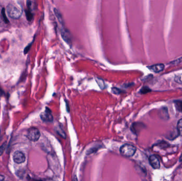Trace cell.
Returning a JSON list of instances; mask_svg holds the SVG:
<instances>
[{"instance_id": "cell-1", "label": "cell", "mask_w": 182, "mask_h": 181, "mask_svg": "<svg viewBox=\"0 0 182 181\" xmlns=\"http://www.w3.org/2000/svg\"><path fill=\"white\" fill-rule=\"evenodd\" d=\"M7 12L9 17L13 19H19L22 14V12L20 9L13 4H10L8 5Z\"/></svg>"}, {"instance_id": "cell-2", "label": "cell", "mask_w": 182, "mask_h": 181, "mask_svg": "<svg viewBox=\"0 0 182 181\" xmlns=\"http://www.w3.org/2000/svg\"><path fill=\"white\" fill-rule=\"evenodd\" d=\"M136 147L132 144L128 143L123 144L120 148L121 155L127 157H133L136 153Z\"/></svg>"}, {"instance_id": "cell-3", "label": "cell", "mask_w": 182, "mask_h": 181, "mask_svg": "<svg viewBox=\"0 0 182 181\" xmlns=\"http://www.w3.org/2000/svg\"><path fill=\"white\" fill-rule=\"evenodd\" d=\"M40 132L38 128H31L29 129L27 133V138L32 141H37L40 137Z\"/></svg>"}, {"instance_id": "cell-4", "label": "cell", "mask_w": 182, "mask_h": 181, "mask_svg": "<svg viewBox=\"0 0 182 181\" xmlns=\"http://www.w3.org/2000/svg\"><path fill=\"white\" fill-rule=\"evenodd\" d=\"M61 29V35L62 39L68 44L71 45L72 43V36L71 35L70 33L68 31L64 26Z\"/></svg>"}, {"instance_id": "cell-5", "label": "cell", "mask_w": 182, "mask_h": 181, "mask_svg": "<svg viewBox=\"0 0 182 181\" xmlns=\"http://www.w3.org/2000/svg\"><path fill=\"white\" fill-rule=\"evenodd\" d=\"M40 116H41L42 120L44 122H51L53 121V117L51 111L47 107L45 108L44 112L41 113Z\"/></svg>"}, {"instance_id": "cell-6", "label": "cell", "mask_w": 182, "mask_h": 181, "mask_svg": "<svg viewBox=\"0 0 182 181\" xmlns=\"http://www.w3.org/2000/svg\"><path fill=\"white\" fill-rule=\"evenodd\" d=\"M13 159L16 163L19 164L25 162L26 157L24 153H23L21 151H17L15 152V153H14Z\"/></svg>"}, {"instance_id": "cell-7", "label": "cell", "mask_w": 182, "mask_h": 181, "mask_svg": "<svg viewBox=\"0 0 182 181\" xmlns=\"http://www.w3.org/2000/svg\"><path fill=\"white\" fill-rule=\"evenodd\" d=\"M149 162L151 165L154 169H159L160 167V162L157 158V157L155 155H152L149 157Z\"/></svg>"}, {"instance_id": "cell-8", "label": "cell", "mask_w": 182, "mask_h": 181, "mask_svg": "<svg viewBox=\"0 0 182 181\" xmlns=\"http://www.w3.org/2000/svg\"><path fill=\"white\" fill-rule=\"evenodd\" d=\"M148 68L150 70L158 73V72H161L164 69V65L163 64H158L151 65L150 67H148Z\"/></svg>"}, {"instance_id": "cell-9", "label": "cell", "mask_w": 182, "mask_h": 181, "mask_svg": "<svg viewBox=\"0 0 182 181\" xmlns=\"http://www.w3.org/2000/svg\"><path fill=\"white\" fill-rule=\"evenodd\" d=\"M54 12H55V16L57 17V19L58 20V21H59L60 24L62 26H64V20H63V18H62V14H61V13L58 9L55 8L54 9Z\"/></svg>"}, {"instance_id": "cell-10", "label": "cell", "mask_w": 182, "mask_h": 181, "mask_svg": "<svg viewBox=\"0 0 182 181\" xmlns=\"http://www.w3.org/2000/svg\"><path fill=\"white\" fill-rule=\"evenodd\" d=\"M96 80L97 84L99 85V86L100 87V88H101V89H104L105 88H106V84L104 83L103 80L100 79V78H96Z\"/></svg>"}, {"instance_id": "cell-11", "label": "cell", "mask_w": 182, "mask_h": 181, "mask_svg": "<svg viewBox=\"0 0 182 181\" xmlns=\"http://www.w3.org/2000/svg\"><path fill=\"white\" fill-rule=\"evenodd\" d=\"M27 7L29 8V10L30 11V12H32L33 11H34L36 8V3L34 1H28L27 2Z\"/></svg>"}, {"instance_id": "cell-12", "label": "cell", "mask_w": 182, "mask_h": 181, "mask_svg": "<svg viewBox=\"0 0 182 181\" xmlns=\"http://www.w3.org/2000/svg\"><path fill=\"white\" fill-rule=\"evenodd\" d=\"M175 106L176 109L179 112H182V101H179V100H177V101H175Z\"/></svg>"}, {"instance_id": "cell-13", "label": "cell", "mask_w": 182, "mask_h": 181, "mask_svg": "<svg viewBox=\"0 0 182 181\" xmlns=\"http://www.w3.org/2000/svg\"><path fill=\"white\" fill-rule=\"evenodd\" d=\"M177 130L180 136H182V118L179 120L177 123Z\"/></svg>"}, {"instance_id": "cell-14", "label": "cell", "mask_w": 182, "mask_h": 181, "mask_svg": "<svg viewBox=\"0 0 182 181\" xmlns=\"http://www.w3.org/2000/svg\"><path fill=\"white\" fill-rule=\"evenodd\" d=\"M26 16L27 19L29 20V21H30L33 19V14L32 13V12H30V11H26Z\"/></svg>"}, {"instance_id": "cell-15", "label": "cell", "mask_w": 182, "mask_h": 181, "mask_svg": "<svg viewBox=\"0 0 182 181\" xmlns=\"http://www.w3.org/2000/svg\"><path fill=\"white\" fill-rule=\"evenodd\" d=\"M112 92L115 94H120V93H122L123 91L122 90L119 89L118 88H112Z\"/></svg>"}, {"instance_id": "cell-16", "label": "cell", "mask_w": 182, "mask_h": 181, "mask_svg": "<svg viewBox=\"0 0 182 181\" xmlns=\"http://www.w3.org/2000/svg\"><path fill=\"white\" fill-rule=\"evenodd\" d=\"M6 143L3 144L2 146L0 147V156L2 155V153H3L4 150H5V148L6 147Z\"/></svg>"}, {"instance_id": "cell-17", "label": "cell", "mask_w": 182, "mask_h": 181, "mask_svg": "<svg viewBox=\"0 0 182 181\" xmlns=\"http://www.w3.org/2000/svg\"><path fill=\"white\" fill-rule=\"evenodd\" d=\"M149 91H150V90H149L148 88L145 87V88H143L142 89L141 92L142 93H148V92H149Z\"/></svg>"}, {"instance_id": "cell-18", "label": "cell", "mask_w": 182, "mask_h": 181, "mask_svg": "<svg viewBox=\"0 0 182 181\" xmlns=\"http://www.w3.org/2000/svg\"><path fill=\"white\" fill-rule=\"evenodd\" d=\"M4 179V177L3 175H0V181H3Z\"/></svg>"}, {"instance_id": "cell-19", "label": "cell", "mask_w": 182, "mask_h": 181, "mask_svg": "<svg viewBox=\"0 0 182 181\" xmlns=\"http://www.w3.org/2000/svg\"><path fill=\"white\" fill-rule=\"evenodd\" d=\"M73 181H77V178L76 176H75L74 179H73Z\"/></svg>"}, {"instance_id": "cell-20", "label": "cell", "mask_w": 182, "mask_h": 181, "mask_svg": "<svg viewBox=\"0 0 182 181\" xmlns=\"http://www.w3.org/2000/svg\"><path fill=\"white\" fill-rule=\"evenodd\" d=\"M182 155H181V156H180V161H182Z\"/></svg>"}]
</instances>
